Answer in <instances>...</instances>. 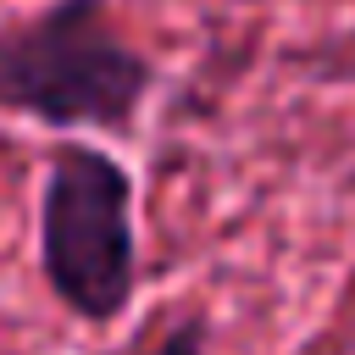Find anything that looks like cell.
I'll list each match as a JSON object with an SVG mask.
<instances>
[{
	"label": "cell",
	"mask_w": 355,
	"mask_h": 355,
	"mask_svg": "<svg viewBox=\"0 0 355 355\" xmlns=\"http://www.w3.org/2000/svg\"><path fill=\"white\" fill-rule=\"evenodd\" d=\"M155 72L105 0H55L0 33V105L50 128H128Z\"/></svg>",
	"instance_id": "cell-1"
},
{
	"label": "cell",
	"mask_w": 355,
	"mask_h": 355,
	"mask_svg": "<svg viewBox=\"0 0 355 355\" xmlns=\"http://www.w3.org/2000/svg\"><path fill=\"white\" fill-rule=\"evenodd\" d=\"M39 266L67 311L111 322L133 300V178L116 155L55 144L39 200Z\"/></svg>",
	"instance_id": "cell-2"
},
{
	"label": "cell",
	"mask_w": 355,
	"mask_h": 355,
	"mask_svg": "<svg viewBox=\"0 0 355 355\" xmlns=\"http://www.w3.org/2000/svg\"><path fill=\"white\" fill-rule=\"evenodd\" d=\"M305 61H311L316 78H344V83H355V33H338V39L316 44Z\"/></svg>",
	"instance_id": "cell-3"
},
{
	"label": "cell",
	"mask_w": 355,
	"mask_h": 355,
	"mask_svg": "<svg viewBox=\"0 0 355 355\" xmlns=\"http://www.w3.org/2000/svg\"><path fill=\"white\" fill-rule=\"evenodd\" d=\"M155 355H205V327H200V322L172 327V333L161 338V349H155Z\"/></svg>",
	"instance_id": "cell-4"
}]
</instances>
